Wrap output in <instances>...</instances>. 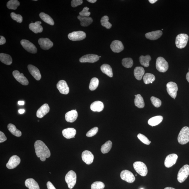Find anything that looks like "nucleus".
Returning <instances> with one entry per match:
<instances>
[{
    "label": "nucleus",
    "instance_id": "61",
    "mask_svg": "<svg viewBox=\"0 0 189 189\" xmlns=\"http://www.w3.org/2000/svg\"><path fill=\"white\" fill-rule=\"evenodd\" d=\"M137 176V174H136L135 176Z\"/></svg>",
    "mask_w": 189,
    "mask_h": 189
},
{
    "label": "nucleus",
    "instance_id": "16",
    "mask_svg": "<svg viewBox=\"0 0 189 189\" xmlns=\"http://www.w3.org/2000/svg\"><path fill=\"white\" fill-rule=\"evenodd\" d=\"M20 161V158L17 155H13L10 158L7 163V167L9 169H13L19 164Z\"/></svg>",
    "mask_w": 189,
    "mask_h": 189
},
{
    "label": "nucleus",
    "instance_id": "24",
    "mask_svg": "<svg viewBox=\"0 0 189 189\" xmlns=\"http://www.w3.org/2000/svg\"><path fill=\"white\" fill-rule=\"evenodd\" d=\"M41 22L38 21L35 23H31L29 24V28L31 31L35 34H38L43 32V28L42 26L41 25Z\"/></svg>",
    "mask_w": 189,
    "mask_h": 189
},
{
    "label": "nucleus",
    "instance_id": "44",
    "mask_svg": "<svg viewBox=\"0 0 189 189\" xmlns=\"http://www.w3.org/2000/svg\"><path fill=\"white\" fill-rule=\"evenodd\" d=\"M151 100L153 105L156 108H159L161 106V101L159 99L154 96L151 97Z\"/></svg>",
    "mask_w": 189,
    "mask_h": 189
},
{
    "label": "nucleus",
    "instance_id": "4",
    "mask_svg": "<svg viewBox=\"0 0 189 189\" xmlns=\"http://www.w3.org/2000/svg\"><path fill=\"white\" fill-rule=\"evenodd\" d=\"M77 176L75 172L71 170L68 172L65 176V180L68 188L71 189L75 185L76 182Z\"/></svg>",
    "mask_w": 189,
    "mask_h": 189
},
{
    "label": "nucleus",
    "instance_id": "9",
    "mask_svg": "<svg viewBox=\"0 0 189 189\" xmlns=\"http://www.w3.org/2000/svg\"><path fill=\"white\" fill-rule=\"evenodd\" d=\"M20 43L23 47L29 52L33 54H35L37 52L36 47L30 41L23 39L21 41Z\"/></svg>",
    "mask_w": 189,
    "mask_h": 189
},
{
    "label": "nucleus",
    "instance_id": "43",
    "mask_svg": "<svg viewBox=\"0 0 189 189\" xmlns=\"http://www.w3.org/2000/svg\"><path fill=\"white\" fill-rule=\"evenodd\" d=\"M105 188V185L101 182H95L91 185V189H103Z\"/></svg>",
    "mask_w": 189,
    "mask_h": 189
},
{
    "label": "nucleus",
    "instance_id": "41",
    "mask_svg": "<svg viewBox=\"0 0 189 189\" xmlns=\"http://www.w3.org/2000/svg\"><path fill=\"white\" fill-rule=\"evenodd\" d=\"M99 84V80L96 78H93L91 79L90 84L89 85V88L91 91L94 90L98 87Z\"/></svg>",
    "mask_w": 189,
    "mask_h": 189
},
{
    "label": "nucleus",
    "instance_id": "36",
    "mask_svg": "<svg viewBox=\"0 0 189 189\" xmlns=\"http://www.w3.org/2000/svg\"><path fill=\"white\" fill-rule=\"evenodd\" d=\"M140 64L145 67H148L149 66V62L151 60V56L149 55L146 56H141L139 58Z\"/></svg>",
    "mask_w": 189,
    "mask_h": 189
},
{
    "label": "nucleus",
    "instance_id": "21",
    "mask_svg": "<svg viewBox=\"0 0 189 189\" xmlns=\"http://www.w3.org/2000/svg\"><path fill=\"white\" fill-rule=\"evenodd\" d=\"M50 111V108L48 104H44L39 108L37 112V116L39 118H42L48 113Z\"/></svg>",
    "mask_w": 189,
    "mask_h": 189
},
{
    "label": "nucleus",
    "instance_id": "37",
    "mask_svg": "<svg viewBox=\"0 0 189 189\" xmlns=\"http://www.w3.org/2000/svg\"><path fill=\"white\" fill-rule=\"evenodd\" d=\"M143 80L145 84H152L155 80V76L152 74L147 73L143 77Z\"/></svg>",
    "mask_w": 189,
    "mask_h": 189
},
{
    "label": "nucleus",
    "instance_id": "58",
    "mask_svg": "<svg viewBox=\"0 0 189 189\" xmlns=\"http://www.w3.org/2000/svg\"><path fill=\"white\" fill-rule=\"evenodd\" d=\"M164 189H176L173 188H171V187H167L164 188Z\"/></svg>",
    "mask_w": 189,
    "mask_h": 189
},
{
    "label": "nucleus",
    "instance_id": "55",
    "mask_svg": "<svg viewBox=\"0 0 189 189\" xmlns=\"http://www.w3.org/2000/svg\"><path fill=\"white\" fill-rule=\"evenodd\" d=\"M186 78L187 81H188V82L189 83V72L187 73L186 75Z\"/></svg>",
    "mask_w": 189,
    "mask_h": 189
},
{
    "label": "nucleus",
    "instance_id": "29",
    "mask_svg": "<svg viewBox=\"0 0 189 189\" xmlns=\"http://www.w3.org/2000/svg\"><path fill=\"white\" fill-rule=\"evenodd\" d=\"M163 119V117L161 116H155L148 120V123L149 125L152 126H156L160 124Z\"/></svg>",
    "mask_w": 189,
    "mask_h": 189
},
{
    "label": "nucleus",
    "instance_id": "23",
    "mask_svg": "<svg viewBox=\"0 0 189 189\" xmlns=\"http://www.w3.org/2000/svg\"><path fill=\"white\" fill-rule=\"evenodd\" d=\"M78 117V112L74 110L68 112L65 115L66 121L69 123H73L75 121Z\"/></svg>",
    "mask_w": 189,
    "mask_h": 189
},
{
    "label": "nucleus",
    "instance_id": "53",
    "mask_svg": "<svg viewBox=\"0 0 189 189\" xmlns=\"http://www.w3.org/2000/svg\"><path fill=\"white\" fill-rule=\"evenodd\" d=\"M25 110L24 109H20L19 110L18 112L20 114H24L25 113Z\"/></svg>",
    "mask_w": 189,
    "mask_h": 189
},
{
    "label": "nucleus",
    "instance_id": "51",
    "mask_svg": "<svg viewBox=\"0 0 189 189\" xmlns=\"http://www.w3.org/2000/svg\"><path fill=\"white\" fill-rule=\"evenodd\" d=\"M47 186L48 189H56L53 184L50 182H47Z\"/></svg>",
    "mask_w": 189,
    "mask_h": 189
},
{
    "label": "nucleus",
    "instance_id": "20",
    "mask_svg": "<svg viewBox=\"0 0 189 189\" xmlns=\"http://www.w3.org/2000/svg\"><path fill=\"white\" fill-rule=\"evenodd\" d=\"M28 67L29 72L35 79L37 81H39L41 79V75L38 68L32 65H29Z\"/></svg>",
    "mask_w": 189,
    "mask_h": 189
},
{
    "label": "nucleus",
    "instance_id": "2",
    "mask_svg": "<svg viewBox=\"0 0 189 189\" xmlns=\"http://www.w3.org/2000/svg\"><path fill=\"white\" fill-rule=\"evenodd\" d=\"M178 140L182 145L186 144L189 142V128L185 126L183 128L178 135Z\"/></svg>",
    "mask_w": 189,
    "mask_h": 189
},
{
    "label": "nucleus",
    "instance_id": "31",
    "mask_svg": "<svg viewBox=\"0 0 189 189\" xmlns=\"http://www.w3.org/2000/svg\"><path fill=\"white\" fill-rule=\"evenodd\" d=\"M145 74L144 68L142 67H137L135 68L134 74L135 77L138 80H142L143 76Z\"/></svg>",
    "mask_w": 189,
    "mask_h": 189
},
{
    "label": "nucleus",
    "instance_id": "52",
    "mask_svg": "<svg viewBox=\"0 0 189 189\" xmlns=\"http://www.w3.org/2000/svg\"><path fill=\"white\" fill-rule=\"evenodd\" d=\"M1 38H0V45H3L4 44L6 43V39L3 36H1Z\"/></svg>",
    "mask_w": 189,
    "mask_h": 189
},
{
    "label": "nucleus",
    "instance_id": "25",
    "mask_svg": "<svg viewBox=\"0 0 189 189\" xmlns=\"http://www.w3.org/2000/svg\"><path fill=\"white\" fill-rule=\"evenodd\" d=\"M62 133L65 138L70 139L75 137L76 131L73 128H67L62 130Z\"/></svg>",
    "mask_w": 189,
    "mask_h": 189
},
{
    "label": "nucleus",
    "instance_id": "35",
    "mask_svg": "<svg viewBox=\"0 0 189 189\" xmlns=\"http://www.w3.org/2000/svg\"><path fill=\"white\" fill-rule=\"evenodd\" d=\"M134 104L139 108H143L145 106V103L143 97L140 94L136 95L134 99Z\"/></svg>",
    "mask_w": 189,
    "mask_h": 189
},
{
    "label": "nucleus",
    "instance_id": "60",
    "mask_svg": "<svg viewBox=\"0 0 189 189\" xmlns=\"http://www.w3.org/2000/svg\"><path fill=\"white\" fill-rule=\"evenodd\" d=\"M134 96H135L136 97V95H134Z\"/></svg>",
    "mask_w": 189,
    "mask_h": 189
},
{
    "label": "nucleus",
    "instance_id": "40",
    "mask_svg": "<svg viewBox=\"0 0 189 189\" xmlns=\"http://www.w3.org/2000/svg\"><path fill=\"white\" fill-rule=\"evenodd\" d=\"M109 18L108 16H105L102 18L101 22L102 25L105 27L107 29H110L111 28L112 25L109 22Z\"/></svg>",
    "mask_w": 189,
    "mask_h": 189
},
{
    "label": "nucleus",
    "instance_id": "30",
    "mask_svg": "<svg viewBox=\"0 0 189 189\" xmlns=\"http://www.w3.org/2000/svg\"><path fill=\"white\" fill-rule=\"evenodd\" d=\"M0 60L2 63L7 65H11L12 62L11 56L5 53L0 54Z\"/></svg>",
    "mask_w": 189,
    "mask_h": 189
},
{
    "label": "nucleus",
    "instance_id": "39",
    "mask_svg": "<svg viewBox=\"0 0 189 189\" xmlns=\"http://www.w3.org/2000/svg\"><path fill=\"white\" fill-rule=\"evenodd\" d=\"M20 5V3L17 0H10L7 3V7L9 9L15 10Z\"/></svg>",
    "mask_w": 189,
    "mask_h": 189
},
{
    "label": "nucleus",
    "instance_id": "13",
    "mask_svg": "<svg viewBox=\"0 0 189 189\" xmlns=\"http://www.w3.org/2000/svg\"><path fill=\"white\" fill-rule=\"evenodd\" d=\"M178 158V155L173 153L168 155L166 157L164 162L165 167L167 168L171 167L176 163Z\"/></svg>",
    "mask_w": 189,
    "mask_h": 189
},
{
    "label": "nucleus",
    "instance_id": "7",
    "mask_svg": "<svg viewBox=\"0 0 189 189\" xmlns=\"http://www.w3.org/2000/svg\"><path fill=\"white\" fill-rule=\"evenodd\" d=\"M189 175V165H184L181 168L178 172L177 176L178 181L180 183L184 182L188 178Z\"/></svg>",
    "mask_w": 189,
    "mask_h": 189
},
{
    "label": "nucleus",
    "instance_id": "32",
    "mask_svg": "<svg viewBox=\"0 0 189 189\" xmlns=\"http://www.w3.org/2000/svg\"><path fill=\"white\" fill-rule=\"evenodd\" d=\"M101 69L103 73L107 75L112 78L113 76V70L111 66L108 64H105L102 65Z\"/></svg>",
    "mask_w": 189,
    "mask_h": 189
},
{
    "label": "nucleus",
    "instance_id": "18",
    "mask_svg": "<svg viewBox=\"0 0 189 189\" xmlns=\"http://www.w3.org/2000/svg\"><path fill=\"white\" fill-rule=\"evenodd\" d=\"M82 161L87 165H90L93 162L94 155L90 151L85 150L82 154Z\"/></svg>",
    "mask_w": 189,
    "mask_h": 189
},
{
    "label": "nucleus",
    "instance_id": "48",
    "mask_svg": "<svg viewBox=\"0 0 189 189\" xmlns=\"http://www.w3.org/2000/svg\"><path fill=\"white\" fill-rule=\"evenodd\" d=\"M89 9V8L88 7H84V9H83L82 11L80 12V16H87V17H89L90 14V12L88 11Z\"/></svg>",
    "mask_w": 189,
    "mask_h": 189
},
{
    "label": "nucleus",
    "instance_id": "28",
    "mask_svg": "<svg viewBox=\"0 0 189 189\" xmlns=\"http://www.w3.org/2000/svg\"><path fill=\"white\" fill-rule=\"evenodd\" d=\"M78 19L80 21L81 26L83 27L88 26L93 22L92 18L89 16L87 17L78 16Z\"/></svg>",
    "mask_w": 189,
    "mask_h": 189
},
{
    "label": "nucleus",
    "instance_id": "6",
    "mask_svg": "<svg viewBox=\"0 0 189 189\" xmlns=\"http://www.w3.org/2000/svg\"><path fill=\"white\" fill-rule=\"evenodd\" d=\"M156 68L158 71L165 72L169 68V64L164 58L162 57L157 58L156 62Z\"/></svg>",
    "mask_w": 189,
    "mask_h": 189
},
{
    "label": "nucleus",
    "instance_id": "34",
    "mask_svg": "<svg viewBox=\"0 0 189 189\" xmlns=\"http://www.w3.org/2000/svg\"><path fill=\"white\" fill-rule=\"evenodd\" d=\"M39 16L41 19L45 22L47 23V24L50 25H54L55 24V22H54L53 19L47 14L43 13V12H41L39 14Z\"/></svg>",
    "mask_w": 189,
    "mask_h": 189
},
{
    "label": "nucleus",
    "instance_id": "22",
    "mask_svg": "<svg viewBox=\"0 0 189 189\" xmlns=\"http://www.w3.org/2000/svg\"><path fill=\"white\" fill-rule=\"evenodd\" d=\"M163 32L161 31L158 30L147 33L145 35L147 39L152 40H156L161 36Z\"/></svg>",
    "mask_w": 189,
    "mask_h": 189
},
{
    "label": "nucleus",
    "instance_id": "17",
    "mask_svg": "<svg viewBox=\"0 0 189 189\" xmlns=\"http://www.w3.org/2000/svg\"><path fill=\"white\" fill-rule=\"evenodd\" d=\"M38 42L41 48L45 50L50 49L53 46V43L47 38L39 39Z\"/></svg>",
    "mask_w": 189,
    "mask_h": 189
},
{
    "label": "nucleus",
    "instance_id": "14",
    "mask_svg": "<svg viewBox=\"0 0 189 189\" xmlns=\"http://www.w3.org/2000/svg\"><path fill=\"white\" fill-rule=\"evenodd\" d=\"M99 57L98 55L93 54H89L83 56L80 59L79 61L82 63L89 62L94 63L98 61Z\"/></svg>",
    "mask_w": 189,
    "mask_h": 189
},
{
    "label": "nucleus",
    "instance_id": "49",
    "mask_svg": "<svg viewBox=\"0 0 189 189\" xmlns=\"http://www.w3.org/2000/svg\"><path fill=\"white\" fill-rule=\"evenodd\" d=\"M82 0H72L71 1V6L72 7H75L82 4L83 3Z\"/></svg>",
    "mask_w": 189,
    "mask_h": 189
},
{
    "label": "nucleus",
    "instance_id": "8",
    "mask_svg": "<svg viewBox=\"0 0 189 189\" xmlns=\"http://www.w3.org/2000/svg\"><path fill=\"white\" fill-rule=\"evenodd\" d=\"M86 33L82 31H75L68 35V38L72 41H80L86 38Z\"/></svg>",
    "mask_w": 189,
    "mask_h": 189
},
{
    "label": "nucleus",
    "instance_id": "19",
    "mask_svg": "<svg viewBox=\"0 0 189 189\" xmlns=\"http://www.w3.org/2000/svg\"><path fill=\"white\" fill-rule=\"evenodd\" d=\"M112 51L115 53H120L124 49V46L121 41L119 40H114L112 42L111 45Z\"/></svg>",
    "mask_w": 189,
    "mask_h": 189
},
{
    "label": "nucleus",
    "instance_id": "38",
    "mask_svg": "<svg viewBox=\"0 0 189 189\" xmlns=\"http://www.w3.org/2000/svg\"><path fill=\"white\" fill-rule=\"evenodd\" d=\"M112 143L111 141L109 140L106 142L102 146L101 149V152L103 154L109 152L112 148Z\"/></svg>",
    "mask_w": 189,
    "mask_h": 189
},
{
    "label": "nucleus",
    "instance_id": "1",
    "mask_svg": "<svg viewBox=\"0 0 189 189\" xmlns=\"http://www.w3.org/2000/svg\"><path fill=\"white\" fill-rule=\"evenodd\" d=\"M34 147L37 156L40 158L41 161H45L46 158H49L50 157V151L43 141L37 140L35 143Z\"/></svg>",
    "mask_w": 189,
    "mask_h": 189
},
{
    "label": "nucleus",
    "instance_id": "47",
    "mask_svg": "<svg viewBox=\"0 0 189 189\" xmlns=\"http://www.w3.org/2000/svg\"><path fill=\"white\" fill-rule=\"evenodd\" d=\"M99 128L95 127L89 131L86 134V136L88 137H92L96 135L98 131Z\"/></svg>",
    "mask_w": 189,
    "mask_h": 189
},
{
    "label": "nucleus",
    "instance_id": "62",
    "mask_svg": "<svg viewBox=\"0 0 189 189\" xmlns=\"http://www.w3.org/2000/svg\"><path fill=\"white\" fill-rule=\"evenodd\" d=\"M150 143H151V141H150Z\"/></svg>",
    "mask_w": 189,
    "mask_h": 189
},
{
    "label": "nucleus",
    "instance_id": "46",
    "mask_svg": "<svg viewBox=\"0 0 189 189\" xmlns=\"http://www.w3.org/2000/svg\"><path fill=\"white\" fill-rule=\"evenodd\" d=\"M137 137L144 144L149 145L150 144V141L144 135L142 134H138Z\"/></svg>",
    "mask_w": 189,
    "mask_h": 189
},
{
    "label": "nucleus",
    "instance_id": "5",
    "mask_svg": "<svg viewBox=\"0 0 189 189\" xmlns=\"http://www.w3.org/2000/svg\"><path fill=\"white\" fill-rule=\"evenodd\" d=\"M134 169L136 172L141 176H146L148 170L146 165L141 161H136L133 164Z\"/></svg>",
    "mask_w": 189,
    "mask_h": 189
},
{
    "label": "nucleus",
    "instance_id": "33",
    "mask_svg": "<svg viewBox=\"0 0 189 189\" xmlns=\"http://www.w3.org/2000/svg\"><path fill=\"white\" fill-rule=\"evenodd\" d=\"M7 128L9 131L13 135L17 137H20L22 136L21 131L16 128L14 125L10 123L8 125Z\"/></svg>",
    "mask_w": 189,
    "mask_h": 189
},
{
    "label": "nucleus",
    "instance_id": "57",
    "mask_svg": "<svg viewBox=\"0 0 189 189\" xmlns=\"http://www.w3.org/2000/svg\"><path fill=\"white\" fill-rule=\"evenodd\" d=\"M149 2L151 4H154L157 1V0H149Z\"/></svg>",
    "mask_w": 189,
    "mask_h": 189
},
{
    "label": "nucleus",
    "instance_id": "26",
    "mask_svg": "<svg viewBox=\"0 0 189 189\" xmlns=\"http://www.w3.org/2000/svg\"><path fill=\"white\" fill-rule=\"evenodd\" d=\"M104 109V105L102 102L96 101L91 104L90 109L94 112H101Z\"/></svg>",
    "mask_w": 189,
    "mask_h": 189
},
{
    "label": "nucleus",
    "instance_id": "15",
    "mask_svg": "<svg viewBox=\"0 0 189 189\" xmlns=\"http://www.w3.org/2000/svg\"><path fill=\"white\" fill-rule=\"evenodd\" d=\"M57 87L62 94L67 95L69 93V89L67 82L63 80H60L58 83Z\"/></svg>",
    "mask_w": 189,
    "mask_h": 189
},
{
    "label": "nucleus",
    "instance_id": "3",
    "mask_svg": "<svg viewBox=\"0 0 189 189\" xmlns=\"http://www.w3.org/2000/svg\"><path fill=\"white\" fill-rule=\"evenodd\" d=\"M189 37L186 34H180L176 36V44L178 49H182L186 46Z\"/></svg>",
    "mask_w": 189,
    "mask_h": 189
},
{
    "label": "nucleus",
    "instance_id": "45",
    "mask_svg": "<svg viewBox=\"0 0 189 189\" xmlns=\"http://www.w3.org/2000/svg\"><path fill=\"white\" fill-rule=\"evenodd\" d=\"M11 16L12 19L18 22L21 23L22 22V17L20 14H16L14 12H12L11 13Z\"/></svg>",
    "mask_w": 189,
    "mask_h": 189
},
{
    "label": "nucleus",
    "instance_id": "12",
    "mask_svg": "<svg viewBox=\"0 0 189 189\" xmlns=\"http://www.w3.org/2000/svg\"><path fill=\"white\" fill-rule=\"evenodd\" d=\"M14 78L16 79V81L20 84L24 86H27L29 84V82L27 78L25 77L23 74L20 73L19 71L18 70H14L12 72Z\"/></svg>",
    "mask_w": 189,
    "mask_h": 189
},
{
    "label": "nucleus",
    "instance_id": "11",
    "mask_svg": "<svg viewBox=\"0 0 189 189\" xmlns=\"http://www.w3.org/2000/svg\"><path fill=\"white\" fill-rule=\"evenodd\" d=\"M120 178L123 180L128 183H132L135 180L134 174L128 170L122 171L120 174Z\"/></svg>",
    "mask_w": 189,
    "mask_h": 189
},
{
    "label": "nucleus",
    "instance_id": "10",
    "mask_svg": "<svg viewBox=\"0 0 189 189\" xmlns=\"http://www.w3.org/2000/svg\"><path fill=\"white\" fill-rule=\"evenodd\" d=\"M167 92L172 98L175 99L177 96L178 87L175 82H170L167 85Z\"/></svg>",
    "mask_w": 189,
    "mask_h": 189
},
{
    "label": "nucleus",
    "instance_id": "27",
    "mask_svg": "<svg viewBox=\"0 0 189 189\" xmlns=\"http://www.w3.org/2000/svg\"><path fill=\"white\" fill-rule=\"evenodd\" d=\"M25 185L29 189H40L38 183L32 178L26 179L25 182Z\"/></svg>",
    "mask_w": 189,
    "mask_h": 189
},
{
    "label": "nucleus",
    "instance_id": "50",
    "mask_svg": "<svg viewBox=\"0 0 189 189\" xmlns=\"http://www.w3.org/2000/svg\"><path fill=\"white\" fill-rule=\"evenodd\" d=\"M7 140V138L4 134L1 131H0V143H3Z\"/></svg>",
    "mask_w": 189,
    "mask_h": 189
},
{
    "label": "nucleus",
    "instance_id": "54",
    "mask_svg": "<svg viewBox=\"0 0 189 189\" xmlns=\"http://www.w3.org/2000/svg\"><path fill=\"white\" fill-rule=\"evenodd\" d=\"M18 104L19 105H22L25 104L24 102L23 101H19L18 102Z\"/></svg>",
    "mask_w": 189,
    "mask_h": 189
},
{
    "label": "nucleus",
    "instance_id": "42",
    "mask_svg": "<svg viewBox=\"0 0 189 189\" xmlns=\"http://www.w3.org/2000/svg\"><path fill=\"white\" fill-rule=\"evenodd\" d=\"M134 62L131 58H124L122 60L123 66L126 68H130L132 67L133 65Z\"/></svg>",
    "mask_w": 189,
    "mask_h": 189
},
{
    "label": "nucleus",
    "instance_id": "56",
    "mask_svg": "<svg viewBox=\"0 0 189 189\" xmlns=\"http://www.w3.org/2000/svg\"><path fill=\"white\" fill-rule=\"evenodd\" d=\"M87 1H88L89 2H90V3H94L95 2H96L97 1L96 0H88Z\"/></svg>",
    "mask_w": 189,
    "mask_h": 189
},
{
    "label": "nucleus",
    "instance_id": "59",
    "mask_svg": "<svg viewBox=\"0 0 189 189\" xmlns=\"http://www.w3.org/2000/svg\"><path fill=\"white\" fill-rule=\"evenodd\" d=\"M140 189H144V188H141Z\"/></svg>",
    "mask_w": 189,
    "mask_h": 189
}]
</instances>
